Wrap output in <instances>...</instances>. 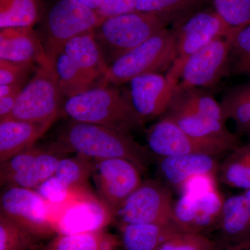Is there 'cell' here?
<instances>
[{"label":"cell","mask_w":250,"mask_h":250,"mask_svg":"<svg viewBox=\"0 0 250 250\" xmlns=\"http://www.w3.org/2000/svg\"><path fill=\"white\" fill-rule=\"evenodd\" d=\"M50 147L62 154L75 152L92 160L126 159L142 172L147 170L153 156L130 134L72 120L62 128Z\"/></svg>","instance_id":"obj_1"},{"label":"cell","mask_w":250,"mask_h":250,"mask_svg":"<svg viewBox=\"0 0 250 250\" xmlns=\"http://www.w3.org/2000/svg\"><path fill=\"white\" fill-rule=\"evenodd\" d=\"M63 111L72 121L101 125L126 134L144 123L133 108L129 96L104 85L67 98Z\"/></svg>","instance_id":"obj_2"},{"label":"cell","mask_w":250,"mask_h":250,"mask_svg":"<svg viewBox=\"0 0 250 250\" xmlns=\"http://www.w3.org/2000/svg\"><path fill=\"white\" fill-rule=\"evenodd\" d=\"M167 25L156 15L136 11L106 18L94 29L93 34L106 63L109 61L111 64Z\"/></svg>","instance_id":"obj_3"},{"label":"cell","mask_w":250,"mask_h":250,"mask_svg":"<svg viewBox=\"0 0 250 250\" xmlns=\"http://www.w3.org/2000/svg\"><path fill=\"white\" fill-rule=\"evenodd\" d=\"M177 58V38L167 28L115 60L105 80L119 85L152 72H167Z\"/></svg>","instance_id":"obj_4"},{"label":"cell","mask_w":250,"mask_h":250,"mask_svg":"<svg viewBox=\"0 0 250 250\" xmlns=\"http://www.w3.org/2000/svg\"><path fill=\"white\" fill-rule=\"evenodd\" d=\"M54 61L48 57L36 65L34 76L24 85L8 118L29 122L55 121L62 97Z\"/></svg>","instance_id":"obj_5"},{"label":"cell","mask_w":250,"mask_h":250,"mask_svg":"<svg viewBox=\"0 0 250 250\" xmlns=\"http://www.w3.org/2000/svg\"><path fill=\"white\" fill-rule=\"evenodd\" d=\"M103 21L97 11L76 0H60L52 6L46 20L41 39L46 55L55 60L69 41L94 31Z\"/></svg>","instance_id":"obj_6"},{"label":"cell","mask_w":250,"mask_h":250,"mask_svg":"<svg viewBox=\"0 0 250 250\" xmlns=\"http://www.w3.org/2000/svg\"><path fill=\"white\" fill-rule=\"evenodd\" d=\"M49 203V222L57 234L104 229L115 217L111 208L90 189L66 202Z\"/></svg>","instance_id":"obj_7"},{"label":"cell","mask_w":250,"mask_h":250,"mask_svg":"<svg viewBox=\"0 0 250 250\" xmlns=\"http://www.w3.org/2000/svg\"><path fill=\"white\" fill-rule=\"evenodd\" d=\"M177 38V58L166 75L179 82L184 62L210 42L230 38L233 31L213 10L197 11L174 28Z\"/></svg>","instance_id":"obj_8"},{"label":"cell","mask_w":250,"mask_h":250,"mask_svg":"<svg viewBox=\"0 0 250 250\" xmlns=\"http://www.w3.org/2000/svg\"><path fill=\"white\" fill-rule=\"evenodd\" d=\"M174 201L167 185L143 181L117 210L120 224H165L172 222Z\"/></svg>","instance_id":"obj_9"},{"label":"cell","mask_w":250,"mask_h":250,"mask_svg":"<svg viewBox=\"0 0 250 250\" xmlns=\"http://www.w3.org/2000/svg\"><path fill=\"white\" fill-rule=\"evenodd\" d=\"M141 169L124 159L93 160L91 177L98 196L113 214L143 182Z\"/></svg>","instance_id":"obj_10"},{"label":"cell","mask_w":250,"mask_h":250,"mask_svg":"<svg viewBox=\"0 0 250 250\" xmlns=\"http://www.w3.org/2000/svg\"><path fill=\"white\" fill-rule=\"evenodd\" d=\"M48 201L34 189L7 187L0 199V214L36 238L55 233L49 220Z\"/></svg>","instance_id":"obj_11"},{"label":"cell","mask_w":250,"mask_h":250,"mask_svg":"<svg viewBox=\"0 0 250 250\" xmlns=\"http://www.w3.org/2000/svg\"><path fill=\"white\" fill-rule=\"evenodd\" d=\"M230 39L213 41L190 56L182 67L177 90L211 87L228 75Z\"/></svg>","instance_id":"obj_12"},{"label":"cell","mask_w":250,"mask_h":250,"mask_svg":"<svg viewBox=\"0 0 250 250\" xmlns=\"http://www.w3.org/2000/svg\"><path fill=\"white\" fill-rule=\"evenodd\" d=\"M146 141L148 149L159 158L194 154L218 156L231 152L222 145L192 137L165 116L147 130Z\"/></svg>","instance_id":"obj_13"},{"label":"cell","mask_w":250,"mask_h":250,"mask_svg":"<svg viewBox=\"0 0 250 250\" xmlns=\"http://www.w3.org/2000/svg\"><path fill=\"white\" fill-rule=\"evenodd\" d=\"M223 202L216 188L182 194L174 201L172 223L181 232L204 233L218 225Z\"/></svg>","instance_id":"obj_14"},{"label":"cell","mask_w":250,"mask_h":250,"mask_svg":"<svg viewBox=\"0 0 250 250\" xmlns=\"http://www.w3.org/2000/svg\"><path fill=\"white\" fill-rule=\"evenodd\" d=\"M128 83L130 102L143 123L165 114L179 84L166 74L159 72L140 75Z\"/></svg>","instance_id":"obj_15"},{"label":"cell","mask_w":250,"mask_h":250,"mask_svg":"<svg viewBox=\"0 0 250 250\" xmlns=\"http://www.w3.org/2000/svg\"><path fill=\"white\" fill-rule=\"evenodd\" d=\"M192 137L222 145L232 151L241 146L238 134H233L226 123L201 116L175 105H170L165 114Z\"/></svg>","instance_id":"obj_16"},{"label":"cell","mask_w":250,"mask_h":250,"mask_svg":"<svg viewBox=\"0 0 250 250\" xmlns=\"http://www.w3.org/2000/svg\"><path fill=\"white\" fill-rule=\"evenodd\" d=\"M217 156L186 154L158 159V171L166 184L182 188L190 179L198 176L215 177L218 173Z\"/></svg>","instance_id":"obj_17"},{"label":"cell","mask_w":250,"mask_h":250,"mask_svg":"<svg viewBox=\"0 0 250 250\" xmlns=\"http://www.w3.org/2000/svg\"><path fill=\"white\" fill-rule=\"evenodd\" d=\"M53 123H36L13 118L0 121V163L33 147Z\"/></svg>","instance_id":"obj_18"},{"label":"cell","mask_w":250,"mask_h":250,"mask_svg":"<svg viewBox=\"0 0 250 250\" xmlns=\"http://www.w3.org/2000/svg\"><path fill=\"white\" fill-rule=\"evenodd\" d=\"M47 57L41 38L32 27L1 29L0 59L38 65Z\"/></svg>","instance_id":"obj_19"},{"label":"cell","mask_w":250,"mask_h":250,"mask_svg":"<svg viewBox=\"0 0 250 250\" xmlns=\"http://www.w3.org/2000/svg\"><path fill=\"white\" fill-rule=\"evenodd\" d=\"M218 227V245L250 235V189L224 200Z\"/></svg>","instance_id":"obj_20"},{"label":"cell","mask_w":250,"mask_h":250,"mask_svg":"<svg viewBox=\"0 0 250 250\" xmlns=\"http://www.w3.org/2000/svg\"><path fill=\"white\" fill-rule=\"evenodd\" d=\"M62 52L94 83L104 79L108 69L93 31L81 34L67 42Z\"/></svg>","instance_id":"obj_21"},{"label":"cell","mask_w":250,"mask_h":250,"mask_svg":"<svg viewBox=\"0 0 250 250\" xmlns=\"http://www.w3.org/2000/svg\"><path fill=\"white\" fill-rule=\"evenodd\" d=\"M124 250H156L179 232L173 223L120 224Z\"/></svg>","instance_id":"obj_22"},{"label":"cell","mask_w":250,"mask_h":250,"mask_svg":"<svg viewBox=\"0 0 250 250\" xmlns=\"http://www.w3.org/2000/svg\"><path fill=\"white\" fill-rule=\"evenodd\" d=\"M121 239L105 230L57 234L42 250H118Z\"/></svg>","instance_id":"obj_23"},{"label":"cell","mask_w":250,"mask_h":250,"mask_svg":"<svg viewBox=\"0 0 250 250\" xmlns=\"http://www.w3.org/2000/svg\"><path fill=\"white\" fill-rule=\"evenodd\" d=\"M218 174L220 180L228 187L250 189V138L246 144L231 151L220 164Z\"/></svg>","instance_id":"obj_24"},{"label":"cell","mask_w":250,"mask_h":250,"mask_svg":"<svg viewBox=\"0 0 250 250\" xmlns=\"http://www.w3.org/2000/svg\"><path fill=\"white\" fill-rule=\"evenodd\" d=\"M227 121L231 120L238 134L250 138V82L228 90L220 102Z\"/></svg>","instance_id":"obj_25"},{"label":"cell","mask_w":250,"mask_h":250,"mask_svg":"<svg viewBox=\"0 0 250 250\" xmlns=\"http://www.w3.org/2000/svg\"><path fill=\"white\" fill-rule=\"evenodd\" d=\"M204 0H138L136 11L156 15L167 24L178 25L196 12Z\"/></svg>","instance_id":"obj_26"},{"label":"cell","mask_w":250,"mask_h":250,"mask_svg":"<svg viewBox=\"0 0 250 250\" xmlns=\"http://www.w3.org/2000/svg\"><path fill=\"white\" fill-rule=\"evenodd\" d=\"M171 105L180 106L201 116L226 123L220 103L200 88L177 89Z\"/></svg>","instance_id":"obj_27"},{"label":"cell","mask_w":250,"mask_h":250,"mask_svg":"<svg viewBox=\"0 0 250 250\" xmlns=\"http://www.w3.org/2000/svg\"><path fill=\"white\" fill-rule=\"evenodd\" d=\"M61 91L64 97L72 98L94 88L95 83L85 76L63 52L54 60Z\"/></svg>","instance_id":"obj_28"},{"label":"cell","mask_w":250,"mask_h":250,"mask_svg":"<svg viewBox=\"0 0 250 250\" xmlns=\"http://www.w3.org/2000/svg\"><path fill=\"white\" fill-rule=\"evenodd\" d=\"M39 17L36 0H0V27H32Z\"/></svg>","instance_id":"obj_29"},{"label":"cell","mask_w":250,"mask_h":250,"mask_svg":"<svg viewBox=\"0 0 250 250\" xmlns=\"http://www.w3.org/2000/svg\"><path fill=\"white\" fill-rule=\"evenodd\" d=\"M93 167V160L76 154L73 157H62L54 175L72 189H88Z\"/></svg>","instance_id":"obj_30"},{"label":"cell","mask_w":250,"mask_h":250,"mask_svg":"<svg viewBox=\"0 0 250 250\" xmlns=\"http://www.w3.org/2000/svg\"><path fill=\"white\" fill-rule=\"evenodd\" d=\"M230 43L229 74L250 77V24L235 31Z\"/></svg>","instance_id":"obj_31"},{"label":"cell","mask_w":250,"mask_h":250,"mask_svg":"<svg viewBox=\"0 0 250 250\" xmlns=\"http://www.w3.org/2000/svg\"><path fill=\"white\" fill-rule=\"evenodd\" d=\"M213 9L233 31L250 24V0H212Z\"/></svg>","instance_id":"obj_32"},{"label":"cell","mask_w":250,"mask_h":250,"mask_svg":"<svg viewBox=\"0 0 250 250\" xmlns=\"http://www.w3.org/2000/svg\"><path fill=\"white\" fill-rule=\"evenodd\" d=\"M36 239L27 230L0 214V250H28Z\"/></svg>","instance_id":"obj_33"},{"label":"cell","mask_w":250,"mask_h":250,"mask_svg":"<svg viewBox=\"0 0 250 250\" xmlns=\"http://www.w3.org/2000/svg\"><path fill=\"white\" fill-rule=\"evenodd\" d=\"M218 246L204 233L179 232L156 250H215Z\"/></svg>","instance_id":"obj_34"},{"label":"cell","mask_w":250,"mask_h":250,"mask_svg":"<svg viewBox=\"0 0 250 250\" xmlns=\"http://www.w3.org/2000/svg\"><path fill=\"white\" fill-rule=\"evenodd\" d=\"M35 190L47 201L52 204H59L66 202L77 196L80 192L90 190V188L72 189L62 183L57 177L52 175L40 184Z\"/></svg>","instance_id":"obj_35"},{"label":"cell","mask_w":250,"mask_h":250,"mask_svg":"<svg viewBox=\"0 0 250 250\" xmlns=\"http://www.w3.org/2000/svg\"><path fill=\"white\" fill-rule=\"evenodd\" d=\"M37 65L0 59V85L22 83Z\"/></svg>","instance_id":"obj_36"},{"label":"cell","mask_w":250,"mask_h":250,"mask_svg":"<svg viewBox=\"0 0 250 250\" xmlns=\"http://www.w3.org/2000/svg\"><path fill=\"white\" fill-rule=\"evenodd\" d=\"M138 0H103L97 11L100 17L104 20L136 11Z\"/></svg>","instance_id":"obj_37"},{"label":"cell","mask_w":250,"mask_h":250,"mask_svg":"<svg viewBox=\"0 0 250 250\" xmlns=\"http://www.w3.org/2000/svg\"><path fill=\"white\" fill-rule=\"evenodd\" d=\"M22 90H18L11 95L0 98V121L6 119L11 116L17 103L18 96Z\"/></svg>","instance_id":"obj_38"},{"label":"cell","mask_w":250,"mask_h":250,"mask_svg":"<svg viewBox=\"0 0 250 250\" xmlns=\"http://www.w3.org/2000/svg\"><path fill=\"white\" fill-rule=\"evenodd\" d=\"M215 250H250V235L237 241L218 245Z\"/></svg>","instance_id":"obj_39"},{"label":"cell","mask_w":250,"mask_h":250,"mask_svg":"<svg viewBox=\"0 0 250 250\" xmlns=\"http://www.w3.org/2000/svg\"><path fill=\"white\" fill-rule=\"evenodd\" d=\"M24 87V83L0 85V98L11 95L18 90H22Z\"/></svg>","instance_id":"obj_40"},{"label":"cell","mask_w":250,"mask_h":250,"mask_svg":"<svg viewBox=\"0 0 250 250\" xmlns=\"http://www.w3.org/2000/svg\"><path fill=\"white\" fill-rule=\"evenodd\" d=\"M76 1L85 5L90 9L95 10V11H98L100 5L103 2V0H76Z\"/></svg>","instance_id":"obj_41"}]
</instances>
